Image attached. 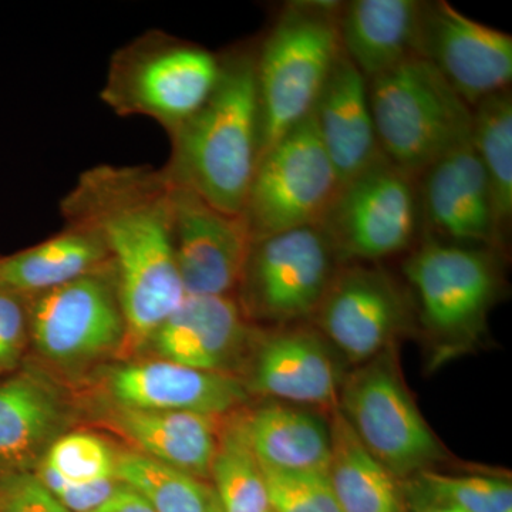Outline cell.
Wrapping results in <instances>:
<instances>
[{
    "instance_id": "obj_21",
    "label": "cell",
    "mask_w": 512,
    "mask_h": 512,
    "mask_svg": "<svg viewBox=\"0 0 512 512\" xmlns=\"http://www.w3.org/2000/svg\"><path fill=\"white\" fill-rule=\"evenodd\" d=\"M101 419L137 453L201 480H211L224 417L131 409L109 403Z\"/></svg>"
},
{
    "instance_id": "obj_27",
    "label": "cell",
    "mask_w": 512,
    "mask_h": 512,
    "mask_svg": "<svg viewBox=\"0 0 512 512\" xmlns=\"http://www.w3.org/2000/svg\"><path fill=\"white\" fill-rule=\"evenodd\" d=\"M241 410L222 419L212 487L222 512H271L264 471L245 434Z\"/></svg>"
},
{
    "instance_id": "obj_16",
    "label": "cell",
    "mask_w": 512,
    "mask_h": 512,
    "mask_svg": "<svg viewBox=\"0 0 512 512\" xmlns=\"http://www.w3.org/2000/svg\"><path fill=\"white\" fill-rule=\"evenodd\" d=\"M417 180L421 224L439 235L436 239L487 248L503 242L490 184L471 137L434 161Z\"/></svg>"
},
{
    "instance_id": "obj_2",
    "label": "cell",
    "mask_w": 512,
    "mask_h": 512,
    "mask_svg": "<svg viewBox=\"0 0 512 512\" xmlns=\"http://www.w3.org/2000/svg\"><path fill=\"white\" fill-rule=\"evenodd\" d=\"M163 173L225 214L242 215L259 157L261 111L254 53H232L210 99L171 134Z\"/></svg>"
},
{
    "instance_id": "obj_18",
    "label": "cell",
    "mask_w": 512,
    "mask_h": 512,
    "mask_svg": "<svg viewBox=\"0 0 512 512\" xmlns=\"http://www.w3.org/2000/svg\"><path fill=\"white\" fill-rule=\"evenodd\" d=\"M254 335L234 296L185 295L147 346L161 360L234 375L247 362Z\"/></svg>"
},
{
    "instance_id": "obj_29",
    "label": "cell",
    "mask_w": 512,
    "mask_h": 512,
    "mask_svg": "<svg viewBox=\"0 0 512 512\" xmlns=\"http://www.w3.org/2000/svg\"><path fill=\"white\" fill-rule=\"evenodd\" d=\"M404 485L409 504L433 501L456 505L467 512H512V485L504 477L447 476L427 470L404 480Z\"/></svg>"
},
{
    "instance_id": "obj_23",
    "label": "cell",
    "mask_w": 512,
    "mask_h": 512,
    "mask_svg": "<svg viewBox=\"0 0 512 512\" xmlns=\"http://www.w3.org/2000/svg\"><path fill=\"white\" fill-rule=\"evenodd\" d=\"M249 444L262 466L286 471H328L329 419L318 410L284 402L241 410Z\"/></svg>"
},
{
    "instance_id": "obj_17",
    "label": "cell",
    "mask_w": 512,
    "mask_h": 512,
    "mask_svg": "<svg viewBox=\"0 0 512 512\" xmlns=\"http://www.w3.org/2000/svg\"><path fill=\"white\" fill-rule=\"evenodd\" d=\"M103 386L109 403L117 406L210 417L244 409L251 394L241 377L161 359L111 367Z\"/></svg>"
},
{
    "instance_id": "obj_31",
    "label": "cell",
    "mask_w": 512,
    "mask_h": 512,
    "mask_svg": "<svg viewBox=\"0 0 512 512\" xmlns=\"http://www.w3.org/2000/svg\"><path fill=\"white\" fill-rule=\"evenodd\" d=\"M271 512H342L328 471H286L262 466Z\"/></svg>"
},
{
    "instance_id": "obj_11",
    "label": "cell",
    "mask_w": 512,
    "mask_h": 512,
    "mask_svg": "<svg viewBox=\"0 0 512 512\" xmlns=\"http://www.w3.org/2000/svg\"><path fill=\"white\" fill-rule=\"evenodd\" d=\"M26 302L30 340L57 367L77 369L123 349L126 322L111 266Z\"/></svg>"
},
{
    "instance_id": "obj_28",
    "label": "cell",
    "mask_w": 512,
    "mask_h": 512,
    "mask_svg": "<svg viewBox=\"0 0 512 512\" xmlns=\"http://www.w3.org/2000/svg\"><path fill=\"white\" fill-rule=\"evenodd\" d=\"M116 478L133 488L156 512H222L208 481L137 453H117Z\"/></svg>"
},
{
    "instance_id": "obj_12",
    "label": "cell",
    "mask_w": 512,
    "mask_h": 512,
    "mask_svg": "<svg viewBox=\"0 0 512 512\" xmlns=\"http://www.w3.org/2000/svg\"><path fill=\"white\" fill-rule=\"evenodd\" d=\"M313 318L333 349L360 366L394 348L409 326L410 303L383 269L356 264L338 269Z\"/></svg>"
},
{
    "instance_id": "obj_30",
    "label": "cell",
    "mask_w": 512,
    "mask_h": 512,
    "mask_svg": "<svg viewBox=\"0 0 512 512\" xmlns=\"http://www.w3.org/2000/svg\"><path fill=\"white\" fill-rule=\"evenodd\" d=\"M117 453L99 436L67 431L47 450L40 463L74 483L117 480Z\"/></svg>"
},
{
    "instance_id": "obj_3",
    "label": "cell",
    "mask_w": 512,
    "mask_h": 512,
    "mask_svg": "<svg viewBox=\"0 0 512 512\" xmlns=\"http://www.w3.org/2000/svg\"><path fill=\"white\" fill-rule=\"evenodd\" d=\"M340 5L291 3L269 30L259 53H255L261 157L313 113L319 94L343 53Z\"/></svg>"
},
{
    "instance_id": "obj_9",
    "label": "cell",
    "mask_w": 512,
    "mask_h": 512,
    "mask_svg": "<svg viewBox=\"0 0 512 512\" xmlns=\"http://www.w3.org/2000/svg\"><path fill=\"white\" fill-rule=\"evenodd\" d=\"M340 261L320 227L259 238L252 244L237 291L247 318L285 326L311 319Z\"/></svg>"
},
{
    "instance_id": "obj_5",
    "label": "cell",
    "mask_w": 512,
    "mask_h": 512,
    "mask_svg": "<svg viewBox=\"0 0 512 512\" xmlns=\"http://www.w3.org/2000/svg\"><path fill=\"white\" fill-rule=\"evenodd\" d=\"M424 328L447 355L480 339L501 289L491 248L426 238L403 264Z\"/></svg>"
},
{
    "instance_id": "obj_25",
    "label": "cell",
    "mask_w": 512,
    "mask_h": 512,
    "mask_svg": "<svg viewBox=\"0 0 512 512\" xmlns=\"http://www.w3.org/2000/svg\"><path fill=\"white\" fill-rule=\"evenodd\" d=\"M329 480L342 512H410L404 480L363 446L338 407L329 413Z\"/></svg>"
},
{
    "instance_id": "obj_26",
    "label": "cell",
    "mask_w": 512,
    "mask_h": 512,
    "mask_svg": "<svg viewBox=\"0 0 512 512\" xmlns=\"http://www.w3.org/2000/svg\"><path fill=\"white\" fill-rule=\"evenodd\" d=\"M471 114V144L490 184L498 229L504 241L512 218L511 87L485 97L471 109Z\"/></svg>"
},
{
    "instance_id": "obj_24",
    "label": "cell",
    "mask_w": 512,
    "mask_h": 512,
    "mask_svg": "<svg viewBox=\"0 0 512 512\" xmlns=\"http://www.w3.org/2000/svg\"><path fill=\"white\" fill-rule=\"evenodd\" d=\"M35 247L0 259V289L29 299L111 266L99 235L79 222Z\"/></svg>"
},
{
    "instance_id": "obj_35",
    "label": "cell",
    "mask_w": 512,
    "mask_h": 512,
    "mask_svg": "<svg viewBox=\"0 0 512 512\" xmlns=\"http://www.w3.org/2000/svg\"><path fill=\"white\" fill-rule=\"evenodd\" d=\"M90 512H156L133 488L120 483L119 488L99 507Z\"/></svg>"
},
{
    "instance_id": "obj_22",
    "label": "cell",
    "mask_w": 512,
    "mask_h": 512,
    "mask_svg": "<svg viewBox=\"0 0 512 512\" xmlns=\"http://www.w3.org/2000/svg\"><path fill=\"white\" fill-rule=\"evenodd\" d=\"M426 2L419 0H353L339 10L343 55L366 80L419 56Z\"/></svg>"
},
{
    "instance_id": "obj_15",
    "label": "cell",
    "mask_w": 512,
    "mask_h": 512,
    "mask_svg": "<svg viewBox=\"0 0 512 512\" xmlns=\"http://www.w3.org/2000/svg\"><path fill=\"white\" fill-rule=\"evenodd\" d=\"M419 56L439 70L470 109L510 89L511 35L468 18L444 0L426 2Z\"/></svg>"
},
{
    "instance_id": "obj_14",
    "label": "cell",
    "mask_w": 512,
    "mask_h": 512,
    "mask_svg": "<svg viewBox=\"0 0 512 512\" xmlns=\"http://www.w3.org/2000/svg\"><path fill=\"white\" fill-rule=\"evenodd\" d=\"M247 363L249 393L276 402L332 412L343 376L333 346L312 326H278L256 332Z\"/></svg>"
},
{
    "instance_id": "obj_34",
    "label": "cell",
    "mask_w": 512,
    "mask_h": 512,
    "mask_svg": "<svg viewBox=\"0 0 512 512\" xmlns=\"http://www.w3.org/2000/svg\"><path fill=\"white\" fill-rule=\"evenodd\" d=\"M33 473L49 488L70 512H90L107 500L119 488V480L97 481V483H74L60 477L45 464L40 463Z\"/></svg>"
},
{
    "instance_id": "obj_6",
    "label": "cell",
    "mask_w": 512,
    "mask_h": 512,
    "mask_svg": "<svg viewBox=\"0 0 512 512\" xmlns=\"http://www.w3.org/2000/svg\"><path fill=\"white\" fill-rule=\"evenodd\" d=\"M357 367L340 386L338 409L363 446L400 480L447 460L404 382L396 350Z\"/></svg>"
},
{
    "instance_id": "obj_10",
    "label": "cell",
    "mask_w": 512,
    "mask_h": 512,
    "mask_svg": "<svg viewBox=\"0 0 512 512\" xmlns=\"http://www.w3.org/2000/svg\"><path fill=\"white\" fill-rule=\"evenodd\" d=\"M416 181L383 157L340 187L319 225L340 262L377 261L413 244L421 224Z\"/></svg>"
},
{
    "instance_id": "obj_13",
    "label": "cell",
    "mask_w": 512,
    "mask_h": 512,
    "mask_svg": "<svg viewBox=\"0 0 512 512\" xmlns=\"http://www.w3.org/2000/svg\"><path fill=\"white\" fill-rule=\"evenodd\" d=\"M170 185L175 261L185 295L232 296L254 244L247 221Z\"/></svg>"
},
{
    "instance_id": "obj_1",
    "label": "cell",
    "mask_w": 512,
    "mask_h": 512,
    "mask_svg": "<svg viewBox=\"0 0 512 512\" xmlns=\"http://www.w3.org/2000/svg\"><path fill=\"white\" fill-rule=\"evenodd\" d=\"M63 211L103 241L126 322L123 349L144 348L185 298L167 177L151 168L101 165L80 177Z\"/></svg>"
},
{
    "instance_id": "obj_8",
    "label": "cell",
    "mask_w": 512,
    "mask_h": 512,
    "mask_svg": "<svg viewBox=\"0 0 512 512\" xmlns=\"http://www.w3.org/2000/svg\"><path fill=\"white\" fill-rule=\"evenodd\" d=\"M340 187L311 114L262 154L242 217L254 241L319 227Z\"/></svg>"
},
{
    "instance_id": "obj_20",
    "label": "cell",
    "mask_w": 512,
    "mask_h": 512,
    "mask_svg": "<svg viewBox=\"0 0 512 512\" xmlns=\"http://www.w3.org/2000/svg\"><path fill=\"white\" fill-rule=\"evenodd\" d=\"M312 114L342 185L384 157L377 141L366 77L343 53Z\"/></svg>"
},
{
    "instance_id": "obj_4",
    "label": "cell",
    "mask_w": 512,
    "mask_h": 512,
    "mask_svg": "<svg viewBox=\"0 0 512 512\" xmlns=\"http://www.w3.org/2000/svg\"><path fill=\"white\" fill-rule=\"evenodd\" d=\"M367 87L383 156L416 180L471 137L470 107L424 57L404 60Z\"/></svg>"
},
{
    "instance_id": "obj_36",
    "label": "cell",
    "mask_w": 512,
    "mask_h": 512,
    "mask_svg": "<svg viewBox=\"0 0 512 512\" xmlns=\"http://www.w3.org/2000/svg\"><path fill=\"white\" fill-rule=\"evenodd\" d=\"M410 512H467L446 503H433V501H419L409 504Z\"/></svg>"
},
{
    "instance_id": "obj_7",
    "label": "cell",
    "mask_w": 512,
    "mask_h": 512,
    "mask_svg": "<svg viewBox=\"0 0 512 512\" xmlns=\"http://www.w3.org/2000/svg\"><path fill=\"white\" fill-rule=\"evenodd\" d=\"M220 73L221 60L208 50L150 35L117 53L101 99L116 113L150 117L173 134L207 103Z\"/></svg>"
},
{
    "instance_id": "obj_19",
    "label": "cell",
    "mask_w": 512,
    "mask_h": 512,
    "mask_svg": "<svg viewBox=\"0 0 512 512\" xmlns=\"http://www.w3.org/2000/svg\"><path fill=\"white\" fill-rule=\"evenodd\" d=\"M72 406L49 376L25 369L0 382V474L35 471L67 433Z\"/></svg>"
},
{
    "instance_id": "obj_32",
    "label": "cell",
    "mask_w": 512,
    "mask_h": 512,
    "mask_svg": "<svg viewBox=\"0 0 512 512\" xmlns=\"http://www.w3.org/2000/svg\"><path fill=\"white\" fill-rule=\"evenodd\" d=\"M29 340L28 302L0 289V379L19 369Z\"/></svg>"
},
{
    "instance_id": "obj_33",
    "label": "cell",
    "mask_w": 512,
    "mask_h": 512,
    "mask_svg": "<svg viewBox=\"0 0 512 512\" xmlns=\"http://www.w3.org/2000/svg\"><path fill=\"white\" fill-rule=\"evenodd\" d=\"M0 512H70L33 471L0 474Z\"/></svg>"
}]
</instances>
